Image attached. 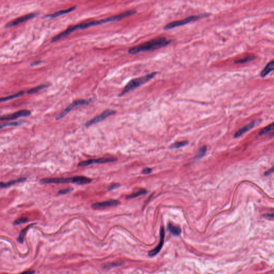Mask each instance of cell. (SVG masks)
<instances>
[{
  "label": "cell",
  "mask_w": 274,
  "mask_h": 274,
  "mask_svg": "<svg viewBox=\"0 0 274 274\" xmlns=\"http://www.w3.org/2000/svg\"><path fill=\"white\" fill-rule=\"evenodd\" d=\"M136 10L133 9L129 10L127 12H124L121 13L120 14H118L117 15L113 16L110 17L106 19H101V20H95V21H92L87 23H82L80 24H78L77 25H75L73 26H71L68 27L67 29L64 31L63 32H61L60 34H57L55 37H54L53 39H52V42H56L58 40H60L63 38H65L67 36H68L69 34H71V33L73 32L74 31H76L78 30H84L85 28H90L91 27L94 26L96 25H99L103 24L105 23H109V22H111L114 21H116V20H119L121 19L125 18L127 17H129L130 16L133 15L136 13Z\"/></svg>",
  "instance_id": "1"
},
{
  "label": "cell",
  "mask_w": 274,
  "mask_h": 274,
  "mask_svg": "<svg viewBox=\"0 0 274 274\" xmlns=\"http://www.w3.org/2000/svg\"><path fill=\"white\" fill-rule=\"evenodd\" d=\"M171 42L172 40L167 39L166 38L159 37L139 45L133 47L129 49L128 52L130 54H136L146 51L157 50L169 45Z\"/></svg>",
  "instance_id": "2"
},
{
  "label": "cell",
  "mask_w": 274,
  "mask_h": 274,
  "mask_svg": "<svg viewBox=\"0 0 274 274\" xmlns=\"http://www.w3.org/2000/svg\"><path fill=\"white\" fill-rule=\"evenodd\" d=\"M92 180L84 176H75L73 177L63 178H45L40 180V183L42 184H66V183H76L78 184H86L90 183Z\"/></svg>",
  "instance_id": "3"
},
{
  "label": "cell",
  "mask_w": 274,
  "mask_h": 274,
  "mask_svg": "<svg viewBox=\"0 0 274 274\" xmlns=\"http://www.w3.org/2000/svg\"><path fill=\"white\" fill-rule=\"evenodd\" d=\"M157 75V73H152L148 74L140 78H135L133 80H131L128 84H126L125 87L122 90V91L119 94V96H123L125 95L126 93L132 91L134 89L142 85L147 83L149 80H151Z\"/></svg>",
  "instance_id": "4"
},
{
  "label": "cell",
  "mask_w": 274,
  "mask_h": 274,
  "mask_svg": "<svg viewBox=\"0 0 274 274\" xmlns=\"http://www.w3.org/2000/svg\"><path fill=\"white\" fill-rule=\"evenodd\" d=\"M210 16V14H200L199 15H193L189 17H187L185 18V19H182V20H176L170 23L167 24L164 27L163 29L164 30H169L170 29L174 28L177 27L181 26H183L184 25H186L187 24L191 23L192 22L196 21L198 19H200L201 18H204L205 17H207Z\"/></svg>",
  "instance_id": "5"
},
{
  "label": "cell",
  "mask_w": 274,
  "mask_h": 274,
  "mask_svg": "<svg viewBox=\"0 0 274 274\" xmlns=\"http://www.w3.org/2000/svg\"><path fill=\"white\" fill-rule=\"evenodd\" d=\"M91 102V100H77L76 101H75L73 102L71 104H70L68 106L66 107L64 110L60 114L58 115L57 116L56 119L59 120L60 119L63 118L66 115L68 114L70 111H72L74 108H75L77 106H82V105H86V104L90 103Z\"/></svg>",
  "instance_id": "6"
},
{
  "label": "cell",
  "mask_w": 274,
  "mask_h": 274,
  "mask_svg": "<svg viewBox=\"0 0 274 274\" xmlns=\"http://www.w3.org/2000/svg\"><path fill=\"white\" fill-rule=\"evenodd\" d=\"M31 114V112L30 111L22 110V111L15 112L12 114L4 115V116H0V121H2L14 120L19 117L29 116Z\"/></svg>",
  "instance_id": "7"
},
{
  "label": "cell",
  "mask_w": 274,
  "mask_h": 274,
  "mask_svg": "<svg viewBox=\"0 0 274 274\" xmlns=\"http://www.w3.org/2000/svg\"><path fill=\"white\" fill-rule=\"evenodd\" d=\"M115 114V111L113 110H107V111H104L103 112L102 114L98 115V116H96L94 118L91 119L90 121H88L86 124L85 126H90L94 125L96 123H98L99 122H102L105 119H106L107 117L109 116H111Z\"/></svg>",
  "instance_id": "8"
},
{
  "label": "cell",
  "mask_w": 274,
  "mask_h": 274,
  "mask_svg": "<svg viewBox=\"0 0 274 274\" xmlns=\"http://www.w3.org/2000/svg\"><path fill=\"white\" fill-rule=\"evenodd\" d=\"M117 159L114 157H110V158H100L98 159H92V160H86L80 162L78 164L79 167H86L93 164H102L106 163L109 162H112L116 161Z\"/></svg>",
  "instance_id": "9"
},
{
  "label": "cell",
  "mask_w": 274,
  "mask_h": 274,
  "mask_svg": "<svg viewBox=\"0 0 274 274\" xmlns=\"http://www.w3.org/2000/svg\"><path fill=\"white\" fill-rule=\"evenodd\" d=\"M38 15V14H37V13H32V14H27L26 15L23 16L19 17L18 18H17V19L12 20L10 23L7 24L5 25V28H10V27H12L15 26H16L17 25H19L21 23L26 22L30 19L35 18L36 16H37Z\"/></svg>",
  "instance_id": "10"
},
{
  "label": "cell",
  "mask_w": 274,
  "mask_h": 274,
  "mask_svg": "<svg viewBox=\"0 0 274 274\" xmlns=\"http://www.w3.org/2000/svg\"><path fill=\"white\" fill-rule=\"evenodd\" d=\"M160 243L159 245L154 249L149 252V255L151 257H153L157 255L160 252L163 246L164 237H165V231H164L163 227H162L160 229Z\"/></svg>",
  "instance_id": "11"
},
{
  "label": "cell",
  "mask_w": 274,
  "mask_h": 274,
  "mask_svg": "<svg viewBox=\"0 0 274 274\" xmlns=\"http://www.w3.org/2000/svg\"><path fill=\"white\" fill-rule=\"evenodd\" d=\"M120 204V202L116 200H111L105 201L100 202L94 203L92 205L91 207L93 209H102L107 207H114Z\"/></svg>",
  "instance_id": "12"
},
{
  "label": "cell",
  "mask_w": 274,
  "mask_h": 274,
  "mask_svg": "<svg viewBox=\"0 0 274 274\" xmlns=\"http://www.w3.org/2000/svg\"><path fill=\"white\" fill-rule=\"evenodd\" d=\"M26 180V178L25 177H22L19 178L18 179H14L12 180L9 182H8L7 183H4L0 182V189H5L9 187H12V185H16L18 183H23Z\"/></svg>",
  "instance_id": "13"
},
{
  "label": "cell",
  "mask_w": 274,
  "mask_h": 274,
  "mask_svg": "<svg viewBox=\"0 0 274 274\" xmlns=\"http://www.w3.org/2000/svg\"><path fill=\"white\" fill-rule=\"evenodd\" d=\"M274 69V61L272 60L269 62L260 73V76L264 78L273 71Z\"/></svg>",
  "instance_id": "14"
},
{
  "label": "cell",
  "mask_w": 274,
  "mask_h": 274,
  "mask_svg": "<svg viewBox=\"0 0 274 274\" xmlns=\"http://www.w3.org/2000/svg\"><path fill=\"white\" fill-rule=\"evenodd\" d=\"M76 7H71V8H68V9H64V10H60V11H58V12H56L55 13H53L52 14H50V15H48L46 16V18H56V17H57L58 16H60L64 15L65 14H68L71 12H73L74 11L75 9H76Z\"/></svg>",
  "instance_id": "15"
},
{
  "label": "cell",
  "mask_w": 274,
  "mask_h": 274,
  "mask_svg": "<svg viewBox=\"0 0 274 274\" xmlns=\"http://www.w3.org/2000/svg\"><path fill=\"white\" fill-rule=\"evenodd\" d=\"M255 125V122H252L248 124V125L244 126V127L241 128L235 134L234 137L235 138H238L243 134L244 133H246L248 132V131L251 130Z\"/></svg>",
  "instance_id": "16"
},
{
  "label": "cell",
  "mask_w": 274,
  "mask_h": 274,
  "mask_svg": "<svg viewBox=\"0 0 274 274\" xmlns=\"http://www.w3.org/2000/svg\"><path fill=\"white\" fill-rule=\"evenodd\" d=\"M168 229L174 236H179L182 232V229L180 227L174 225L170 223H169L168 225Z\"/></svg>",
  "instance_id": "17"
},
{
  "label": "cell",
  "mask_w": 274,
  "mask_h": 274,
  "mask_svg": "<svg viewBox=\"0 0 274 274\" xmlns=\"http://www.w3.org/2000/svg\"><path fill=\"white\" fill-rule=\"evenodd\" d=\"M24 93H25V92H19L16 93L15 94H14L12 95L6 96V97H4V98H0V102H3L10 101V100H12V99L18 98V97H20V96L24 95Z\"/></svg>",
  "instance_id": "18"
},
{
  "label": "cell",
  "mask_w": 274,
  "mask_h": 274,
  "mask_svg": "<svg viewBox=\"0 0 274 274\" xmlns=\"http://www.w3.org/2000/svg\"><path fill=\"white\" fill-rule=\"evenodd\" d=\"M25 123L24 121H18V122H6L2 124H0V129H2L5 127L8 126H17L21 125Z\"/></svg>",
  "instance_id": "19"
},
{
  "label": "cell",
  "mask_w": 274,
  "mask_h": 274,
  "mask_svg": "<svg viewBox=\"0 0 274 274\" xmlns=\"http://www.w3.org/2000/svg\"><path fill=\"white\" fill-rule=\"evenodd\" d=\"M48 86H49V84H42V85H39V86L31 88V90H28V91L27 92V93L28 94H34V93H35L38 92L42 90L45 88L47 87Z\"/></svg>",
  "instance_id": "20"
},
{
  "label": "cell",
  "mask_w": 274,
  "mask_h": 274,
  "mask_svg": "<svg viewBox=\"0 0 274 274\" xmlns=\"http://www.w3.org/2000/svg\"><path fill=\"white\" fill-rule=\"evenodd\" d=\"M147 193V191L145 189H142L138 191L137 192H135L134 193L129 195L126 197V199H133V198H137L138 197L141 196L142 195H144Z\"/></svg>",
  "instance_id": "21"
},
{
  "label": "cell",
  "mask_w": 274,
  "mask_h": 274,
  "mask_svg": "<svg viewBox=\"0 0 274 274\" xmlns=\"http://www.w3.org/2000/svg\"><path fill=\"white\" fill-rule=\"evenodd\" d=\"M34 225V224L28 225L23 230L21 231L20 233V235H19V236L18 237V239H17L18 241H19V243H23V241H24V238H25V236L26 235L27 231H28V230L29 229V228H30L31 227L32 225Z\"/></svg>",
  "instance_id": "22"
},
{
  "label": "cell",
  "mask_w": 274,
  "mask_h": 274,
  "mask_svg": "<svg viewBox=\"0 0 274 274\" xmlns=\"http://www.w3.org/2000/svg\"><path fill=\"white\" fill-rule=\"evenodd\" d=\"M255 58H256V57L254 55H249V56H246L245 58H243L241 59H239V60L235 61L234 62L235 63H237V64H238V63L242 64V63H246V62H250V61H253L255 59Z\"/></svg>",
  "instance_id": "23"
},
{
  "label": "cell",
  "mask_w": 274,
  "mask_h": 274,
  "mask_svg": "<svg viewBox=\"0 0 274 274\" xmlns=\"http://www.w3.org/2000/svg\"><path fill=\"white\" fill-rule=\"evenodd\" d=\"M274 123H272L271 124H270L269 125L267 126L266 128H263L261 130L259 133V136H263L266 133H268L270 131H273L274 130Z\"/></svg>",
  "instance_id": "24"
},
{
  "label": "cell",
  "mask_w": 274,
  "mask_h": 274,
  "mask_svg": "<svg viewBox=\"0 0 274 274\" xmlns=\"http://www.w3.org/2000/svg\"><path fill=\"white\" fill-rule=\"evenodd\" d=\"M207 150V146H203L198 151V154L196 156V158L197 159H201L203 156H204L206 153Z\"/></svg>",
  "instance_id": "25"
},
{
  "label": "cell",
  "mask_w": 274,
  "mask_h": 274,
  "mask_svg": "<svg viewBox=\"0 0 274 274\" xmlns=\"http://www.w3.org/2000/svg\"><path fill=\"white\" fill-rule=\"evenodd\" d=\"M28 220H29L28 218L27 217H20L16 220L15 222H14V224L15 225H19L27 222Z\"/></svg>",
  "instance_id": "26"
},
{
  "label": "cell",
  "mask_w": 274,
  "mask_h": 274,
  "mask_svg": "<svg viewBox=\"0 0 274 274\" xmlns=\"http://www.w3.org/2000/svg\"><path fill=\"white\" fill-rule=\"evenodd\" d=\"M187 144H188V141H180V142H177L174 143L172 146V147H174V148L178 149V148L182 147L184 146H186V145H187Z\"/></svg>",
  "instance_id": "27"
},
{
  "label": "cell",
  "mask_w": 274,
  "mask_h": 274,
  "mask_svg": "<svg viewBox=\"0 0 274 274\" xmlns=\"http://www.w3.org/2000/svg\"><path fill=\"white\" fill-rule=\"evenodd\" d=\"M123 263L122 262H114L112 263H108L107 265H104V268L105 269H109L111 268V267H113L115 266H121Z\"/></svg>",
  "instance_id": "28"
},
{
  "label": "cell",
  "mask_w": 274,
  "mask_h": 274,
  "mask_svg": "<svg viewBox=\"0 0 274 274\" xmlns=\"http://www.w3.org/2000/svg\"><path fill=\"white\" fill-rule=\"evenodd\" d=\"M73 188H70V187L66 188V189H62V190L59 191L58 193L60 194H66V193H68L71 192V191H73Z\"/></svg>",
  "instance_id": "29"
},
{
  "label": "cell",
  "mask_w": 274,
  "mask_h": 274,
  "mask_svg": "<svg viewBox=\"0 0 274 274\" xmlns=\"http://www.w3.org/2000/svg\"><path fill=\"white\" fill-rule=\"evenodd\" d=\"M120 187V185L119 184H113L112 185H111L110 187H108V191H112L113 190H115L116 189H117L118 187Z\"/></svg>",
  "instance_id": "30"
},
{
  "label": "cell",
  "mask_w": 274,
  "mask_h": 274,
  "mask_svg": "<svg viewBox=\"0 0 274 274\" xmlns=\"http://www.w3.org/2000/svg\"><path fill=\"white\" fill-rule=\"evenodd\" d=\"M152 169L149 168H145L142 170V173L144 174H149L152 172Z\"/></svg>",
  "instance_id": "31"
},
{
  "label": "cell",
  "mask_w": 274,
  "mask_h": 274,
  "mask_svg": "<svg viewBox=\"0 0 274 274\" xmlns=\"http://www.w3.org/2000/svg\"><path fill=\"white\" fill-rule=\"evenodd\" d=\"M263 216L266 218H274V214H266L263 215Z\"/></svg>",
  "instance_id": "32"
},
{
  "label": "cell",
  "mask_w": 274,
  "mask_h": 274,
  "mask_svg": "<svg viewBox=\"0 0 274 274\" xmlns=\"http://www.w3.org/2000/svg\"><path fill=\"white\" fill-rule=\"evenodd\" d=\"M273 172V168H271L270 169H269L268 170H267L266 172H265V176H268L269 175H270L271 174H272Z\"/></svg>",
  "instance_id": "33"
},
{
  "label": "cell",
  "mask_w": 274,
  "mask_h": 274,
  "mask_svg": "<svg viewBox=\"0 0 274 274\" xmlns=\"http://www.w3.org/2000/svg\"><path fill=\"white\" fill-rule=\"evenodd\" d=\"M41 63H42V61H35V62H34L32 63L31 64V65L32 66H36V65L40 64Z\"/></svg>",
  "instance_id": "34"
},
{
  "label": "cell",
  "mask_w": 274,
  "mask_h": 274,
  "mask_svg": "<svg viewBox=\"0 0 274 274\" xmlns=\"http://www.w3.org/2000/svg\"><path fill=\"white\" fill-rule=\"evenodd\" d=\"M34 273H35L34 271H26L20 274H34Z\"/></svg>",
  "instance_id": "35"
}]
</instances>
